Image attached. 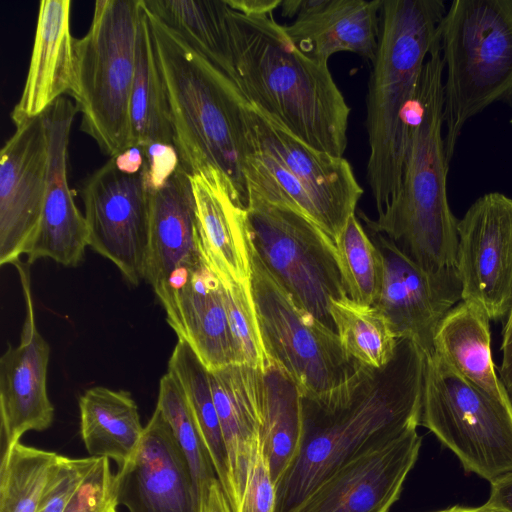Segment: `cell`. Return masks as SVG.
I'll use <instances>...</instances> for the list:
<instances>
[{"mask_svg":"<svg viewBox=\"0 0 512 512\" xmlns=\"http://www.w3.org/2000/svg\"><path fill=\"white\" fill-rule=\"evenodd\" d=\"M70 11L69 0L40 2L26 81L11 112L15 126L42 115L72 87L75 38L70 32Z\"/></svg>","mask_w":512,"mask_h":512,"instance_id":"cell-24","label":"cell"},{"mask_svg":"<svg viewBox=\"0 0 512 512\" xmlns=\"http://www.w3.org/2000/svg\"><path fill=\"white\" fill-rule=\"evenodd\" d=\"M209 380L227 453L226 495L233 512H237L250 463L261 438L265 397L263 370L232 364L209 371Z\"/></svg>","mask_w":512,"mask_h":512,"instance_id":"cell-22","label":"cell"},{"mask_svg":"<svg viewBox=\"0 0 512 512\" xmlns=\"http://www.w3.org/2000/svg\"><path fill=\"white\" fill-rule=\"evenodd\" d=\"M153 143L174 145V132L150 20L141 0L130 102V146L144 147Z\"/></svg>","mask_w":512,"mask_h":512,"instance_id":"cell-28","label":"cell"},{"mask_svg":"<svg viewBox=\"0 0 512 512\" xmlns=\"http://www.w3.org/2000/svg\"><path fill=\"white\" fill-rule=\"evenodd\" d=\"M80 434L90 457L112 459L121 468L144 434L138 406L125 390L96 386L79 398Z\"/></svg>","mask_w":512,"mask_h":512,"instance_id":"cell-27","label":"cell"},{"mask_svg":"<svg viewBox=\"0 0 512 512\" xmlns=\"http://www.w3.org/2000/svg\"><path fill=\"white\" fill-rule=\"evenodd\" d=\"M140 11L141 0H98L87 33L75 39L68 94L81 113V130L110 158L130 147Z\"/></svg>","mask_w":512,"mask_h":512,"instance_id":"cell-7","label":"cell"},{"mask_svg":"<svg viewBox=\"0 0 512 512\" xmlns=\"http://www.w3.org/2000/svg\"><path fill=\"white\" fill-rule=\"evenodd\" d=\"M48 165L43 115L16 126L0 154V264L20 261L37 231Z\"/></svg>","mask_w":512,"mask_h":512,"instance_id":"cell-15","label":"cell"},{"mask_svg":"<svg viewBox=\"0 0 512 512\" xmlns=\"http://www.w3.org/2000/svg\"><path fill=\"white\" fill-rule=\"evenodd\" d=\"M443 0H383L378 49L368 81L366 178L377 214L397 195L407 149V119L428 56L440 49Z\"/></svg>","mask_w":512,"mask_h":512,"instance_id":"cell-5","label":"cell"},{"mask_svg":"<svg viewBox=\"0 0 512 512\" xmlns=\"http://www.w3.org/2000/svg\"><path fill=\"white\" fill-rule=\"evenodd\" d=\"M141 148L146 160L148 187L159 188L180 166L178 152L174 145L164 143H153Z\"/></svg>","mask_w":512,"mask_h":512,"instance_id":"cell-40","label":"cell"},{"mask_svg":"<svg viewBox=\"0 0 512 512\" xmlns=\"http://www.w3.org/2000/svg\"><path fill=\"white\" fill-rule=\"evenodd\" d=\"M490 484L491 489L486 504L501 512H512V473Z\"/></svg>","mask_w":512,"mask_h":512,"instance_id":"cell-43","label":"cell"},{"mask_svg":"<svg viewBox=\"0 0 512 512\" xmlns=\"http://www.w3.org/2000/svg\"><path fill=\"white\" fill-rule=\"evenodd\" d=\"M234 11L244 15H269L281 6L282 0H225Z\"/></svg>","mask_w":512,"mask_h":512,"instance_id":"cell-44","label":"cell"},{"mask_svg":"<svg viewBox=\"0 0 512 512\" xmlns=\"http://www.w3.org/2000/svg\"><path fill=\"white\" fill-rule=\"evenodd\" d=\"M500 350L502 360L499 366V378L512 403V309L504 321Z\"/></svg>","mask_w":512,"mask_h":512,"instance_id":"cell-41","label":"cell"},{"mask_svg":"<svg viewBox=\"0 0 512 512\" xmlns=\"http://www.w3.org/2000/svg\"><path fill=\"white\" fill-rule=\"evenodd\" d=\"M112 158L119 170L129 174L141 172L146 164L143 149L139 146H130Z\"/></svg>","mask_w":512,"mask_h":512,"instance_id":"cell-45","label":"cell"},{"mask_svg":"<svg viewBox=\"0 0 512 512\" xmlns=\"http://www.w3.org/2000/svg\"><path fill=\"white\" fill-rule=\"evenodd\" d=\"M148 16L181 166L190 175L219 173L234 200L246 208L248 156L255 150L245 114L248 101L224 72Z\"/></svg>","mask_w":512,"mask_h":512,"instance_id":"cell-3","label":"cell"},{"mask_svg":"<svg viewBox=\"0 0 512 512\" xmlns=\"http://www.w3.org/2000/svg\"><path fill=\"white\" fill-rule=\"evenodd\" d=\"M59 454L15 443L0 463V512H36Z\"/></svg>","mask_w":512,"mask_h":512,"instance_id":"cell-33","label":"cell"},{"mask_svg":"<svg viewBox=\"0 0 512 512\" xmlns=\"http://www.w3.org/2000/svg\"><path fill=\"white\" fill-rule=\"evenodd\" d=\"M383 0H285L283 29L308 58L328 65L337 52H352L373 62L380 35Z\"/></svg>","mask_w":512,"mask_h":512,"instance_id":"cell-21","label":"cell"},{"mask_svg":"<svg viewBox=\"0 0 512 512\" xmlns=\"http://www.w3.org/2000/svg\"><path fill=\"white\" fill-rule=\"evenodd\" d=\"M245 114L255 146L275 157L304 189L315 208L316 225L335 244L363 194L351 164L310 147L249 102Z\"/></svg>","mask_w":512,"mask_h":512,"instance_id":"cell-14","label":"cell"},{"mask_svg":"<svg viewBox=\"0 0 512 512\" xmlns=\"http://www.w3.org/2000/svg\"><path fill=\"white\" fill-rule=\"evenodd\" d=\"M99 458L58 456L36 512H64Z\"/></svg>","mask_w":512,"mask_h":512,"instance_id":"cell-37","label":"cell"},{"mask_svg":"<svg viewBox=\"0 0 512 512\" xmlns=\"http://www.w3.org/2000/svg\"><path fill=\"white\" fill-rule=\"evenodd\" d=\"M449 162L465 124L495 102L512 107V0H454L439 26Z\"/></svg>","mask_w":512,"mask_h":512,"instance_id":"cell-6","label":"cell"},{"mask_svg":"<svg viewBox=\"0 0 512 512\" xmlns=\"http://www.w3.org/2000/svg\"><path fill=\"white\" fill-rule=\"evenodd\" d=\"M222 288L238 364L264 370L266 356L255 312L251 283H222Z\"/></svg>","mask_w":512,"mask_h":512,"instance_id":"cell-36","label":"cell"},{"mask_svg":"<svg viewBox=\"0 0 512 512\" xmlns=\"http://www.w3.org/2000/svg\"><path fill=\"white\" fill-rule=\"evenodd\" d=\"M443 75L438 49L424 63L408 114L400 189L375 219L360 212L370 233L391 239L425 270L455 266L458 248V219L447 196Z\"/></svg>","mask_w":512,"mask_h":512,"instance_id":"cell-4","label":"cell"},{"mask_svg":"<svg viewBox=\"0 0 512 512\" xmlns=\"http://www.w3.org/2000/svg\"><path fill=\"white\" fill-rule=\"evenodd\" d=\"M251 292L266 362L285 372L302 397L322 395L345 382L358 363L337 333L301 309L252 249Z\"/></svg>","mask_w":512,"mask_h":512,"instance_id":"cell-10","label":"cell"},{"mask_svg":"<svg viewBox=\"0 0 512 512\" xmlns=\"http://www.w3.org/2000/svg\"><path fill=\"white\" fill-rule=\"evenodd\" d=\"M195 199L198 245L223 284L251 283L246 208L232 197L217 172L190 175Z\"/></svg>","mask_w":512,"mask_h":512,"instance_id":"cell-23","label":"cell"},{"mask_svg":"<svg viewBox=\"0 0 512 512\" xmlns=\"http://www.w3.org/2000/svg\"><path fill=\"white\" fill-rule=\"evenodd\" d=\"M77 112L69 98L61 97L42 115L47 133L48 165L41 219L26 252L27 264L50 258L76 267L88 246V227L77 208L67 179V151Z\"/></svg>","mask_w":512,"mask_h":512,"instance_id":"cell-20","label":"cell"},{"mask_svg":"<svg viewBox=\"0 0 512 512\" xmlns=\"http://www.w3.org/2000/svg\"><path fill=\"white\" fill-rule=\"evenodd\" d=\"M249 243L279 285L305 312L335 330L331 303L347 296L332 239L301 213L250 193Z\"/></svg>","mask_w":512,"mask_h":512,"instance_id":"cell-8","label":"cell"},{"mask_svg":"<svg viewBox=\"0 0 512 512\" xmlns=\"http://www.w3.org/2000/svg\"><path fill=\"white\" fill-rule=\"evenodd\" d=\"M115 490L118 505L129 512H198L188 461L157 408L136 453L115 473Z\"/></svg>","mask_w":512,"mask_h":512,"instance_id":"cell-18","label":"cell"},{"mask_svg":"<svg viewBox=\"0 0 512 512\" xmlns=\"http://www.w3.org/2000/svg\"><path fill=\"white\" fill-rule=\"evenodd\" d=\"M419 425L467 472L490 483L512 473V405L483 394L436 352L426 356Z\"/></svg>","mask_w":512,"mask_h":512,"instance_id":"cell-9","label":"cell"},{"mask_svg":"<svg viewBox=\"0 0 512 512\" xmlns=\"http://www.w3.org/2000/svg\"><path fill=\"white\" fill-rule=\"evenodd\" d=\"M435 512H501V511L496 510L485 503V504H483L481 506H477V507H466V506L455 505V506H452V507H449V508H446L443 510L435 511Z\"/></svg>","mask_w":512,"mask_h":512,"instance_id":"cell-46","label":"cell"},{"mask_svg":"<svg viewBox=\"0 0 512 512\" xmlns=\"http://www.w3.org/2000/svg\"><path fill=\"white\" fill-rule=\"evenodd\" d=\"M335 247L347 296L356 303L374 305L383 281V258L356 213L348 219Z\"/></svg>","mask_w":512,"mask_h":512,"instance_id":"cell-34","label":"cell"},{"mask_svg":"<svg viewBox=\"0 0 512 512\" xmlns=\"http://www.w3.org/2000/svg\"><path fill=\"white\" fill-rule=\"evenodd\" d=\"M149 190L145 280L167 313L189 272L203 260L195 199L190 174L181 164L162 186Z\"/></svg>","mask_w":512,"mask_h":512,"instance_id":"cell-19","label":"cell"},{"mask_svg":"<svg viewBox=\"0 0 512 512\" xmlns=\"http://www.w3.org/2000/svg\"><path fill=\"white\" fill-rule=\"evenodd\" d=\"M489 321L480 306L461 300L441 321L434 352L483 394L512 405L493 363Z\"/></svg>","mask_w":512,"mask_h":512,"instance_id":"cell-26","label":"cell"},{"mask_svg":"<svg viewBox=\"0 0 512 512\" xmlns=\"http://www.w3.org/2000/svg\"><path fill=\"white\" fill-rule=\"evenodd\" d=\"M383 258V281L374 303L397 339L415 343L426 356L435 351V336L445 315L462 300L456 266L425 270L391 239L370 233Z\"/></svg>","mask_w":512,"mask_h":512,"instance_id":"cell-13","label":"cell"},{"mask_svg":"<svg viewBox=\"0 0 512 512\" xmlns=\"http://www.w3.org/2000/svg\"><path fill=\"white\" fill-rule=\"evenodd\" d=\"M166 316L208 371L238 364L222 283L204 258L189 272Z\"/></svg>","mask_w":512,"mask_h":512,"instance_id":"cell-25","label":"cell"},{"mask_svg":"<svg viewBox=\"0 0 512 512\" xmlns=\"http://www.w3.org/2000/svg\"><path fill=\"white\" fill-rule=\"evenodd\" d=\"M228 25L233 82L245 99L310 147L342 157L351 109L328 65L299 51L273 14L229 7Z\"/></svg>","mask_w":512,"mask_h":512,"instance_id":"cell-2","label":"cell"},{"mask_svg":"<svg viewBox=\"0 0 512 512\" xmlns=\"http://www.w3.org/2000/svg\"><path fill=\"white\" fill-rule=\"evenodd\" d=\"M156 408L183 451L200 496L217 476L184 392L170 372L160 379Z\"/></svg>","mask_w":512,"mask_h":512,"instance_id":"cell-35","label":"cell"},{"mask_svg":"<svg viewBox=\"0 0 512 512\" xmlns=\"http://www.w3.org/2000/svg\"><path fill=\"white\" fill-rule=\"evenodd\" d=\"M27 263L16 262L25 301L20 342L9 345L0 359V426L3 450L20 442L29 431H44L54 419L47 392L50 348L39 333Z\"/></svg>","mask_w":512,"mask_h":512,"instance_id":"cell-16","label":"cell"},{"mask_svg":"<svg viewBox=\"0 0 512 512\" xmlns=\"http://www.w3.org/2000/svg\"><path fill=\"white\" fill-rule=\"evenodd\" d=\"M88 246L110 260L130 284L145 279L149 242L150 190L146 164L135 174L119 170L113 158L83 183Z\"/></svg>","mask_w":512,"mask_h":512,"instance_id":"cell-11","label":"cell"},{"mask_svg":"<svg viewBox=\"0 0 512 512\" xmlns=\"http://www.w3.org/2000/svg\"><path fill=\"white\" fill-rule=\"evenodd\" d=\"M198 512H233L229 499L218 478L199 496Z\"/></svg>","mask_w":512,"mask_h":512,"instance_id":"cell-42","label":"cell"},{"mask_svg":"<svg viewBox=\"0 0 512 512\" xmlns=\"http://www.w3.org/2000/svg\"><path fill=\"white\" fill-rule=\"evenodd\" d=\"M265 397L261 438L276 487L296 460L303 437L302 395L273 363L263 370Z\"/></svg>","mask_w":512,"mask_h":512,"instance_id":"cell-30","label":"cell"},{"mask_svg":"<svg viewBox=\"0 0 512 512\" xmlns=\"http://www.w3.org/2000/svg\"><path fill=\"white\" fill-rule=\"evenodd\" d=\"M457 232L462 300L505 321L512 309V198L485 193L458 220Z\"/></svg>","mask_w":512,"mask_h":512,"instance_id":"cell-12","label":"cell"},{"mask_svg":"<svg viewBox=\"0 0 512 512\" xmlns=\"http://www.w3.org/2000/svg\"><path fill=\"white\" fill-rule=\"evenodd\" d=\"M194 416L199 433L225 493L228 480L227 453L213 400L209 371L183 339L178 338L168 362Z\"/></svg>","mask_w":512,"mask_h":512,"instance_id":"cell-31","label":"cell"},{"mask_svg":"<svg viewBox=\"0 0 512 512\" xmlns=\"http://www.w3.org/2000/svg\"><path fill=\"white\" fill-rule=\"evenodd\" d=\"M330 314L340 343L352 360L372 368H383L392 360L398 339L375 306L346 296L331 303Z\"/></svg>","mask_w":512,"mask_h":512,"instance_id":"cell-32","label":"cell"},{"mask_svg":"<svg viewBox=\"0 0 512 512\" xmlns=\"http://www.w3.org/2000/svg\"><path fill=\"white\" fill-rule=\"evenodd\" d=\"M118 506L110 459L99 458L64 512H114Z\"/></svg>","mask_w":512,"mask_h":512,"instance_id":"cell-38","label":"cell"},{"mask_svg":"<svg viewBox=\"0 0 512 512\" xmlns=\"http://www.w3.org/2000/svg\"><path fill=\"white\" fill-rule=\"evenodd\" d=\"M114 512H117V511H114Z\"/></svg>","mask_w":512,"mask_h":512,"instance_id":"cell-47","label":"cell"},{"mask_svg":"<svg viewBox=\"0 0 512 512\" xmlns=\"http://www.w3.org/2000/svg\"><path fill=\"white\" fill-rule=\"evenodd\" d=\"M143 4L233 81L229 7L225 0H143Z\"/></svg>","mask_w":512,"mask_h":512,"instance_id":"cell-29","label":"cell"},{"mask_svg":"<svg viewBox=\"0 0 512 512\" xmlns=\"http://www.w3.org/2000/svg\"><path fill=\"white\" fill-rule=\"evenodd\" d=\"M413 428L352 459L292 512H390L420 452Z\"/></svg>","mask_w":512,"mask_h":512,"instance_id":"cell-17","label":"cell"},{"mask_svg":"<svg viewBox=\"0 0 512 512\" xmlns=\"http://www.w3.org/2000/svg\"><path fill=\"white\" fill-rule=\"evenodd\" d=\"M277 487L260 438L237 512H276Z\"/></svg>","mask_w":512,"mask_h":512,"instance_id":"cell-39","label":"cell"},{"mask_svg":"<svg viewBox=\"0 0 512 512\" xmlns=\"http://www.w3.org/2000/svg\"><path fill=\"white\" fill-rule=\"evenodd\" d=\"M426 355L398 339L383 368L357 365L338 387L302 397L299 454L277 486L276 512H292L338 469L420 422Z\"/></svg>","mask_w":512,"mask_h":512,"instance_id":"cell-1","label":"cell"}]
</instances>
